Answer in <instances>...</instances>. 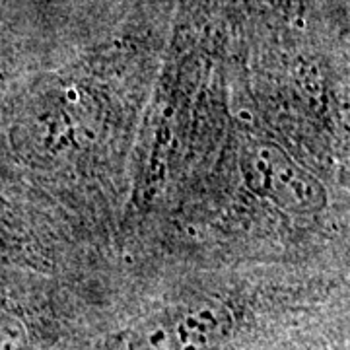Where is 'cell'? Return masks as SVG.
Segmentation results:
<instances>
[{
  "mask_svg": "<svg viewBox=\"0 0 350 350\" xmlns=\"http://www.w3.org/2000/svg\"><path fill=\"white\" fill-rule=\"evenodd\" d=\"M0 350H24V333L18 323H0Z\"/></svg>",
  "mask_w": 350,
  "mask_h": 350,
  "instance_id": "cell-2",
  "label": "cell"
},
{
  "mask_svg": "<svg viewBox=\"0 0 350 350\" xmlns=\"http://www.w3.org/2000/svg\"><path fill=\"white\" fill-rule=\"evenodd\" d=\"M234 327V312L218 300H200L160 313L129 329L119 350H204Z\"/></svg>",
  "mask_w": 350,
  "mask_h": 350,
  "instance_id": "cell-1",
  "label": "cell"
}]
</instances>
